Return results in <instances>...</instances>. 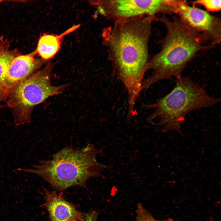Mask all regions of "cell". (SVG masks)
<instances>
[{
  "label": "cell",
  "mask_w": 221,
  "mask_h": 221,
  "mask_svg": "<svg viewBox=\"0 0 221 221\" xmlns=\"http://www.w3.org/2000/svg\"><path fill=\"white\" fill-rule=\"evenodd\" d=\"M91 3L100 14L114 22L143 16L154 19L158 13H170L168 0H97Z\"/></svg>",
  "instance_id": "8992f818"
},
{
  "label": "cell",
  "mask_w": 221,
  "mask_h": 221,
  "mask_svg": "<svg viewBox=\"0 0 221 221\" xmlns=\"http://www.w3.org/2000/svg\"><path fill=\"white\" fill-rule=\"evenodd\" d=\"M98 214L95 211L90 212L85 214L82 221H96Z\"/></svg>",
  "instance_id": "5bb4252c"
},
{
  "label": "cell",
  "mask_w": 221,
  "mask_h": 221,
  "mask_svg": "<svg viewBox=\"0 0 221 221\" xmlns=\"http://www.w3.org/2000/svg\"><path fill=\"white\" fill-rule=\"evenodd\" d=\"M36 54L35 51L13 58L5 78L0 84V105L18 84L45 63L41 59L35 58Z\"/></svg>",
  "instance_id": "ba28073f"
},
{
  "label": "cell",
  "mask_w": 221,
  "mask_h": 221,
  "mask_svg": "<svg viewBox=\"0 0 221 221\" xmlns=\"http://www.w3.org/2000/svg\"><path fill=\"white\" fill-rule=\"evenodd\" d=\"M163 23L166 34L161 49L149 60L147 71H152L144 79L142 90H146L161 80L176 78L188 62L199 51L213 47L207 41L178 17L169 19L165 16L156 18Z\"/></svg>",
  "instance_id": "7a4b0ae2"
},
{
  "label": "cell",
  "mask_w": 221,
  "mask_h": 221,
  "mask_svg": "<svg viewBox=\"0 0 221 221\" xmlns=\"http://www.w3.org/2000/svg\"><path fill=\"white\" fill-rule=\"evenodd\" d=\"M45 202L42 207L45 208L51 221H82L85 215L74 204L68 202L62 194L44 190Z\"/></svg>",
  "instance_id": "9c48e42d"
},
{
  "label": "cell",
  "mask_w": 221,
  "mask_h": 221,
  "mask_svg": "<svg viewBox=\"0 0 221 221\" xmlns=\"http://www.w3.org/2000/svg\"></svg>",
  "instance_id": "2e32d148"
},
{
  "label": "cell",
  "mask_w": 221,
  "mask_h": 221,
  "mask_svg": "<svg viewBox=\"0 0 221 221\" xmlns=\"http://www.w3.org/2000/svg\"><path fill=\"white\" fill-rule=\"evenodd\" d=\"M79 26V25H74L58 35L44 34L39 40L35 50L36 53L45 61L52 58L60 50L63 38Z\"/></svg>",
  "instance_id": "30bf717a"
},
{
  "label": "cell",
  "mask_w": 221,
  "mask_h": 221,
  "mask_svg": "<svg viewBox=\"0 0 221 221\" xmlns=\"http://www.w3.org/2000/svg\"><path fill=\"white\" fill-rule=\"evenodd\" d=\"M135 221H173L169 219L164 221L156 220L141 204L138 205Z\"/></svg>",
  "instance_id": "4fadbf2b"
},
{
  "label": "cell",
  "mask_w": 221,
  "mask_h": 221,
  "mask_svg": "<svg viewBox=\"0 0 221 221\" xmlns=\"http://www.w3.org/2000/svg\"><path fill=\"white\" fill-rule=\"evenodd\" d=\"M2 0H0V3H1V2H2Z\"/></svg>",
  "instance_id": "9a60e30c"
},
{
  "label": "cell",
  "mask_w": 221,
  "mask_h": 221,
  "mask_svg": "<svg viewBox=\"0 0 221 221\" xmlns=\"http://www.w3.org/2000/svg\"><path fill=\"white\" fill-rule=\"evenodd\" d=\"M14 57L7 49L0 48V84L5 78Z\"/></svg>",
  "instance_id": "8fae6325"
},
{
  "label": "cell",
  "mask_w": 221,
  "mask_h": 221,
  "mask_svg": "<svg viewBox=\"0 0 221 221\" xmlns=\"http://www.w3.org/2000/svg\"><path fill=\"white\" fill-rule=\"evenodd\" d=\"M101 152L90 144L82 148L67 146L53 154L51 159L39 160L34 169L17 170L40 176L57 190L75 186L86 188L87 180L101 176V171L106 167L96 159Z\"/></svg>",
  "instance_id": "3957f363"
},
{
  "label": "cell",
  "mask_w": 221,
  "mask_h": 221,
  "mask_svg": "<svg viewBox=\"0 0 221 221\" xmlns=\"http://www.w3.org/2000/svg\"><path fill=\"white\" fill-rule=\"evenodd\" d=\"M172 13L197 32L212 45L219 44L221 41V20L218 17L194 5L188 4L186 1L170 0Z\"/></svg>",
  "instance_id": "52a82bcc"
},
{
  "label": "cell",
  "mask_w": 221,
  "mask_h": 221,
  "mask_svg": "<svg viewBox=\"0 0 221 221\" xmlns=\"http://www.w3.org/2000/svg\"><path fill=\"white\" fill-rule=\"evenodd\" d=\"M153 20L149 16L121 20L114 22L102 32L113 74L126 90L130 107L135 105L142 91L149 60L148 43Z\"/></svg>",
  "instance_id": "6da1fadb"
},
{
  "label": "cell",
  "mask_w": 221,
  "mask_h": 221,
  "mask_svg": "<svg viewBox=\"0 0 221 221\" xmlns=\"http://www.w3.org/2000/svg\"><path fill=\"white\" fill-rule=\"evenodd\" d=\"M176 79L175 86L169 93L154 103L144 105L145 108L153 110L148 121L151 123L158 119L155 125L162 126L164 132L174 130L180 133L182 123L188 113L196 109L211 107L221 100L211 96L188 77L181 75Z\"/></svg>",
  "instance_id": "277c9868"
},
{
  "label": "cell",
  "mask_w": 221,
  "mask_h": 221,
  "mask_svg": "<svg viewBox=\"0 0 221 221\" xmlns=\"http://www.w3.org/2000/svg\"><path fill=\"white\" fill-rule=\"evenodd\" d=\"M193 5H201L209 12L218 11L221 9V0H199L194 1Z\"/></svg>",
  "instance_id": "7c38bea8"
},
{
  "label": "cell",
  "mask_w": 221,
  "mask_h": 221,
  "mask_svg": "<svg viewBox=\"0 0 221 221\" xmlns=\"http://www.w3.org/2000/svg\"><path fill=\"white\" fill-rule=\"evenodd\" d=\"M53 64L48 63L42 69L37 71L18 84L4 102L11 110L16 126L30 122L34 107L48 98L60 94L66 84L52 85Z\"/></svg>",
  "instance_id": "5b68a950"
}]
</instances>
